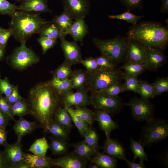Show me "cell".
Returning <instances> with one entry per match:
<instances>
[{"instance_id":"7402d4cb","label":"cell","mask_w":168,"mask_h":168,"mask_svg":"<svg viewBox=\"0 0 168 168\" xmlns=\"http://www.w3.org/2000/svg\"><path fill=\"white\" fill-rule=\"evenodd\" d=\"M88 76L89 74L86 70L80 69L73 71L69 78L73 89L77 91L87 90Z\"/></svg>"},{"instance_id":"8d00e7d4","label":"cell","mask_w":168,"mask_h":168,"mask_svg":"<svg viewBox=\"0 0 168 168\" xmlns=\"http://www.w3.org/2000/svg\"><path fill=\"white\" fill-rule=\"evenodd\" d=\"M123 84L124 91H129L138 93L139 80L137 77L130 75L124 73Z\"/></svg>"},{"instance_id":"8fae6325","label":"cell","mask_w":168,"mask_h":168,"mask_svg":"<svg viewBox=\"0 0 168 168\" xmlns=\"http://www.w3.org/2000/svg\"><path fill=\"white\" fill-rule=\"evenodd\" d=\"M88 92L87 90H84L75 92L71 90L63 93L60 95L61 104L66 109L73 105L86 107L90 104Z\"/></svg>"},{"instance_id":"74e56055","label":"cell","mask_w":168,"mask_h":168,"mask_svg":"<svg viewBox=\"0 0 168 168\" xmlns=\"http://www.w3.org/2000/svg\"><path fill=\"white\" fill-rule=\"evenodd\" d=\"M72 65L68 62L65 60L55 70L53 75L61 80L69 78L73 71L71 68Z\"/></svg>"},{"instance_id":"db71d44e","label":"cell","mask_w":168,"mask_h":168,"mask_svg":"<svg viewBox=\"0 0 168 168\" xmlns=\"http://www.w3.org/2000/svg\"><path fill=\"white\" fill-rule=\"evenodd\" d=\"M12 36V31L9 28L5 29L0 33V47L4 49L9 37Z\"/></svg>"},{"instance_id":"f1b7e54d","label":"cell","mask_w":168,"mask_h":168,"mask_svg":"<svg viewBox=\"0 0 168 168\" xmlns=\"http://www.w3.org/2000/svg\"><path fill=\"white\" fill-rule=\"evenodd\" d=\"M75 107V109L71 107L66 109L70 111L76 117L81 119L91 126L94 121V112L86 107Z\"/></svg>"},{"instance_id":"b9f144b4","label":"cell","mask_w":168,"mask_h":168,"mask_svg":"<svg viewBox=\"0 0 168 168\" xmlns=\"http://www.w3.org/2000/svg\"><path fill=\"white\" fill-rule=\"evenodd\" d=\"M84 140L91 147L98 151L100 148L98 143V136L96 130L91 128L83 137Z\"/></svg>"},{"instance_id":"c3c4849f","label":"cell","mask_w":168,"mask_h":168,"mask_svg":"<svg viewBox=\"0 0 168 168\" xmlns=\"http://www.w3.org/2000/svg\"><path fill=\"white\" fill-rule=\"evenodd\" d=\"M80 63L83 65L88 73H91L100 68L95 58L90 57L85 59H81Z\"/></svg>"},{"instance_id":"f5cc1de1","label":"cell","mask_w":168,"mask_h":168,"mask_svg":"<svg viewBox=\"0 0 168 168\" xmlns=\"http://www.w3.org/2000/svg\"><path fill=\"white\" fill-rule=\"evenodd\" d=\"M4 98L10 105L20 100L23 98L19 93L17 86H15L12 93L8 97Z\"/></svg>"},{"instance_id":"52a82bcc","label":"cell","mask_w":168,"mask_h":168,"mask_svg":"<svg viewBox=\"0 0 168 168\" xmlns=\"http://www.w3.org/2000/svg\"><path fill=\"white\" fill-rule=\"evenodd\" d=\"M89 100L90 104L96 110H103L110 114L119 112L124 105L122 99L118 96H111L101 91L91 92Z\"/></svg>"},{"instance_id":"4dcf8cb0","label":"cell","mask_w":168,"mask_h":168,"mask_svg":"<svg viewBox=\"0 0 168 168\" xmlns=\"http://www.w3.org/2000/svg\"><path fill=\"white\" fill-rule=\"evenodd\" d=\"M49 145L45 137L36 139L31 145L28 151L34 155L40 156H46Z\"/></svg>"},{"instance_id":"7dc6e473","label":"cell","mask_w":168,"mask_h":168,"mask_svg":"<svg viewBox=\"0 0 168 168\" xmlns=\"http://www.w3.org/2000/svg\"><path fill=\"white\" fill-rule=\"evenodd\" d=\"M15 86L12 84L7 77L0 78V94H4L7 98L11 94Z\"/></svg>"},{"instance_id":"7bdbcfd3","label":"cell","mask_w":168,"mask_h":168,"mask_svg":"<svg viewBox=\"0 0 168 168\" xmlns=\"http://www.w3.org/2000/svg\"><path fill=\"white\" fill-rule=\"evenodd\" d=\"M111 96H116L124 92L123 84L121 82L114 83L100 91Z\"/></svg>"},{"instance_id":"d6a6232c","label":"cell","mask_w":168,"mask_h":168,"mask_svg":"<svg viewBox=\"0 0 168 168\" xmlns=\"http://www.w3.org/2000/svg\"><path fill=\"white\" fill-rule=\"evenodd\" d=\"M12 116H18L19 118L30 114L29 105L27 100L23 98L20 100L11 105Z\"/></svg>"},{"instance_id":"1f68e13d","label":"cell","mask_w":168,"mask_h":168,"mask_svg":"<svg viewBox=\"0 0 168 168\" xmlns=\"http://www.w3.org/2000/svg\"><path fill=\"white\" fill-rule=\"evenodd\" d=\"M53 119L69 130L73 128L72 119L69 112L64 108L59 107L56 111Z\"/></svg>"},{"instance_id":"4fadbf2b","label":"cell","mask_w":168,"mask_h":168,"mask_svg":"<svg viewBox=\"0 0 168 168\" xmlns=\"http://www.w3.org/2000/svg\"><path fill=\"white\" fill-rule=\"evenodd\" d=\"M166 60V56L161 51L146 48V56L143 63L146 70L156 71L164 65Z\"/></svg>"},{"instance_id":"6125c7cd","label":"cell","mask_w":168,"mask_h":168,"mask_svg":"<svg viewBox=\"0 0 168 168\" xmlns=\"http://www.w3.org/2000/svg\"><path fill=\"white\" fill-rule=\"evenodd\" d=\"M89 168H100V167L96 164L92 163V164H91L89 166Z\"/></svg>"},{"instance_id":"be15d7a7","label":"cell","mask_w":168,"mask_h":168,"mask_svg":"<svg viewBox=\"0 0 168 168\" xmlns=\"http://www.w3.org/2000/svg\"><path fill=\"white\" fill-rule=\"evenodd\" d=\"M4 49L0 47V59L2 58L4 54Z\"/></svg>"},{"instance_id":"9f6ffc18","label":"cell","mask_w":168,"mask_h":168,"mask_svg":"<svg viewBox=\"0 0 168 168\" xmlns=\"http://www.w3.org/2000/svg\"><path fill=\"white\" fill-rule=\"evenodd\" d=\"M10 119L0 110V126L6 127L9 123Z\"/></svg>"},{"instance_id":"681fc988","label":"cell","mask_w":168,"mask_h":168,"mask_svg":"<svg viewBox=\"0 0 168 168\" xmlns=\"http://www.w3.org/2000/svg\"><path fill=\"white\" fill-rule=\"evenodd\" d=\"M97 63L101 69H114L117 66L111 63L105 57L101 56L95 58Z\"/></svg>"},{"instance_id":"83f0119b","label":"cell","mask_w":168,"mask_h":168,"mask_svg":"<svg viewBox=\"0 0 168 168\" xmlns=\"http://www.w3.org/2000/svg\"><path fill=\"white\" fill-rule=\"evenodd\" d=\"M44 131L54 137L67 140L68 138L69 130L53 119L50 121Z\"/></svg>"},{"instance_id":"6f0895ef","label":"cell","mask_w":168,"mask_h":168,"mask_svg":"<svg viewBox=\"0 0 168 168\" xmlns=\"http://www.w3.org/2000/svg\"><path fill=\"white\" fill-rule=\"evenodd\" d=\"M123 160L126 161L128 167L129 168H144L146 167L143 162L140 161L139 163H135L133 161L131 162L129 161L126 158Z\"/></svg>"},{"instance_id":"ab89813d","label":"cell","mask_w":168,"mask_h":168,"mask_svg":"<svg viewBox=\"0 0 168 168\" xmlns=\"http://www.w3.org/2000/svg\"><path fill=\"white\" fill-rule=\"evenodd\" d=\"M151 84L155 96L161 95L168 91V77H158Z\"/></svg>"},{"instance_id":"d590c367","label":"cell","mask_w":168,"mask_h":168,"mask_svg":"<svg viewBox=\"0 0 168 168\" xmlns=\"http://www.w3.org/2000/svg\"><path fill=\"white\" fill-rule=\"evenodd\" d=\"M121 68L125 70L124 73L136 77L146 70L143 63L133 62H125Z\"/></svg>"},{"instance_id":"94428289","label":"cell","mask_w":168,"mask_h":168,"mask_svg":"<svg viewBox=\"0 0 168 168\" xmlns=\"http://www.w3.org/2000/svg\"><path fill=\"white\" fill-rule=\"evenodd\" d=\"M16 168H30V167L29 164L24 162L19 164Z\"/></svg>"},{"instance_id":"7c38bea8","label":"cell","mask_w":168,"mask_h":168,"mask_svg":"<svg viewBox=\"0 0 168 168\" xmlns=\"http://www.w3.org/2000/svg\"><path fill=\"white\" fill-rule=\"evenodd\" d=\"M21 142L16 141L13 144L7 143L3 151L9 168H16L20 164L25 162L26 154L23 152Z\"/></svg>"},{"instance_id":"680465c9","label":"cell","mask_w":168,"mask_h":168,"mask_svg":"<svg viewBox=\"0 0 168 168\" xmlns=\"http://www.w3.org/2000/svg\"><path fill=\"white\" fill-rule=\"evenodd\" d=\"M0 168H9L6 161L3 152L0 150Z\"/></svg>"},{"instance_id":"836d02e7","label":"cell","mask_w":168,"mask_h":168,"mask_svg":"<svg viewBox=\"0 0 168 168\" xmlns=\"http://www.w3.org/2000/svg\"><path fill=\"white\" fill-rule=\"evenodd\" d=\"M130 139V148L134 155L133 161H134L137 158L139 159L140 162H144L145 161H148L147 155L141 142L135 140L131 138Z\"/></svg>"},{"instance_id":"603a6c76","label":"cell","mask_w":168,"mask_h":168,"mask_svg":"<svg viewBox=\"0 0 168 168\" xmlns=\"http://www.w3.org/2000/svg\"><path fill=\"white\" fill-rule=\"evenodd\" d=\"M91 163L101 168H115L117 167V160L106 154L99 151L90 160Z\"/></svg>"},{"instance_id":"11a10c76","label":"cell","mask_w":168,"mask_h":168,"mask_svg":"<svg viewBox=\"0 0 168 168\" xmlns=\"http://www.w3.org/2000/svg\"><path fill=\"white\" fill-rule=\"evenodd\" d=\"M7 132L6 127L0 126V145L4 147L8 143L7 142Z\"/></svg>"},{"instance_id":"f35d334b","label":"cell","mask_w":168,"mask_h":168,"mask_svg":"<svg viewBox=\"0 0 168 168\" xmlns=\"http://www.w3.org/2000/svg\"><path fill=\"white\" fill-rule=\"evenodd\" d=\"M138 93L141 98L145 99H149L155 96L152 84L143 80H139Z\"/></svg>"},{"instance_id":"bcb514c9","label":"cell","mask_w":168,"mask_h":168,"mask_svg":"<svg viewBox=\"0 0 168 168\" xmlns=\"http://www.w3.org/2000/svg\"><path fill=\"white\" fill-rule=\"evenodd\" d=\"M37 41L41 47L43 54H44L48 50L56 44L57 39L45 37H40L37 39Z\"/></svg>"},{"instance_id":"e575fe53","label":"cell","mask_w":168,"mask_h":168,"mask_svg":"<svg viewBox=\"0 0 168 168\" xmlns=\"http://www.w3.org/2000/svg\"><path fill=\"white\" fill-rule=\"evenodd\" d=\"M49 82L52 86L60 95L73 89L72 83L69 78L61 80L53 75V77Z\"/></svg>"},{"instance_id":"e7e4bbea","label":"cell","mask_w":168,"mask_h":168,"mask_svg":"<svg viewBox=\"0 0 168 168\" xmlns=\"http://www.w3.org/2000/svg\"><path fill=\"white\" fill-rule=\"evenodd\" d=\"M4 29H5L0 27V33Z\"/></svg>"},{"instance_id":"d6986e66","label":"cell","mask_w":168,"mask_h":168,"mask_svg":"<svg viewBox=\"0 0 168 168\" xmlns=\"http://www.w3.org/2000/svg\"><path fill=\"white\" fill-rule=\"evenodd\" d=\"M40 127L36 122L28 121L23 117L15 121L13 130L17 137V141L21 142L22 138Z\"/></svg>"},{"instance_id":"816d5d0a","label":"cell","mask_w":168,"mask_h":168,"mask_svg":"<svg viewBox=\"0 0 168 168\" xmlns=\"http://www.w3.org/2000/svg\"><path fill=\"white\" fill-rule=\"evenodd\" d=\"M128 9V11L139 8L141 7L142 0H119Z\"/></svg>"},{"instance_id":"91938a15","label":"cell","mask_w":168,"mask_h":168,"mask_svg":"<svg viewBox=\"0 0 168 168\" xmlns=\"http://www.w3.org/2000/svg\"><path fill=\"white\" fill-rule=\"evenodd\" d=\"M161 12L162 13H168V0H161Z\"/></svg>"},{"instance_id":"44dd1931","label":"cell","mask_w":168,"mask_h":168,"mask_svg":"<svg viewBox=\"0 0 168 168\" xmlns=\"http://www.w3.org/2000/svg\"><path fill=\"white\" fill-rule=\"evenodd\" d=\"M89 33L88 27L83 18L77 19L73 21L69 30V34L76 42L82 44L83 39Z\"/></svg>"},{"instance_id":"3957f363","label":"cell","mask_w":168,"mask_h":168,"mask_svg":"<svg viewBox=\"0 0 168 168\" xmlns=\"http://www.w3.org/2000/svg\"><path fill=\"white\" fill-rule=\"evenodd\" d=\"M9 25L12 36L21 44L26 43L33 34L38 33L50 21L42 18L38 13L16 11L11 17Z\"/></svg>"},{"instance_id":"6da1fadb","label":"cell","mask_w":168,"mask_h":168,"mask_svg":"<svg viewBox=\"0 0 168 168\" xmlns=\"http://www.w3.org/2000/svg\"><path fill=\"white\" fill-rule=\"evenodd\" d=\"M27 100L30 114L44 130L61 104L60 94L49 81L40 82L31 88Z\"/></svg>"},{"instance_id":"8992f818","label":"cell","mask_w":168,"mask_h":168,"mask_svg":"<svg viewBox=\"0 0 168 168\" xmlns=\"http://www.w3.org/2000/svg\"><path fill=\"white\" fill-rule=\"evenodd\" d=\"M89 74L87 89L93 92L100 91L114 83L121 82L124 73L116 68H99Z\"/></svg>"},{"instance_id":"03108f58","label":"cell","mask_w":168,"mask_h":168,"mask_svg":"<svg viewBox=\"0 0 168 168\" xmlns=\"http://www.w3.org/2000/svg\"><path fill=\"white\" fill-rule=\"evenodd\" d=\"M165 22L166 23V24L167 25H167L168 26V19L167 18V19H166L165 20Z\"/></svg>"},{"instance_id":"5bb4252c","label":"cell","mask_w":168,"mask_h":168,"mask_svg":"<svg viewBox=\"0 0 168 168\" xmlns=\"http://www.w3.org/2000/svg\"><path fill=\"white\" fill-rule=\"evenodd\" d=\"M60 39L61 46L64 54L65 60L72 65L80 63L82 56L80 48L76 42L69 41L64 37Z\"/></svg>"},{"instance_id":"2e32d148","label":"cell","mask_w":168,"mask_h":168,"mask_svg":"<svg viewBox=\"0 0 168 168\" xmlns=\"http://www.w3.org/2000/svg\"><path fill=\"white\" fill-rule=\"evenodd\" d=\"M52 159L54 166L62 168H85L86 167L87 161L80 157L74 152Z\"/></svg>"},{"instance_id":"277c9868","label":"cell","mask_w":168,"mask_h":168,"mask_svg":"<svg viewBox=\"0 0 168 168\" xmlns=\"http://www.w3.org/2000/svg\"><path fill=\"white\" fill-rule=\"evenodd\" d=\"M93 42L101 55L114 64L117 66L125 61L128 43V36H118L107 40L94 38Z\"/></svg>"},{"instance_id":"5b68a950","label":"cell","mask_w":168,"mask_h":168,"mask_svg":"<svg viewBox=\"0 0 168 168\" xmlns=\"http://www.w3.org/2000/svg\"><path fill=\"white\" fill-rule=\"evenodd\" d=\"M142 128L140 141L144 147H150L168 136V123L154 117L146 121Z\"/></svg>"},{"instance_id":"ac0fdd59","label":"cell","mask_w":168,"mask_h":168,"mask_svg":"<svg viewBox=\"0 0 168 168\" xmlns=\"http://www.w3.org/2000/svg\"><path fill=\"white\" fill-rule=\"evenodd\" d=\"M106 138L104 146L100 147L105 153L114 158L123 160L126 158V149L122 144L117 140L106 136Z\"/></svg>"},{"instance_id":"30bf717a","label":"cell","mask_w":168,"mask_h":168,"mask_svg":"<svg viewBox=\"0 0 168 168\" xmlns=\"http://www.w3.org/2000/svg\"><path fill=\"white\" fill-rule=\"evenodd\" d=\"M63 10L70 15L72 20L84 19L89 13V0H62Z\"/></svg>"},{"instance_id":"e0dca14e","label":"cell","mask_w":168,"mask_h":168,"mask_svg":"<svg viewBox=\"0 0 168 168\" xmlns=\"http://www.w3.org/2000/svg\"><path fill=\"white\" fill-rule=\"evenodd\" d=\"M94 112V121L98 122L106 136H110L112 131L119 128V125L112 120L109 113L98 110H96Z\"/></svg>"},{"instance_id":"ffe728a7","label":"cell","mask_w":168,"mask_h":168,"mask_svg":"<svg viewBox=\"0 0 168 168\" xmlns=\"http://www.w3.org/2000/svg\"><path fill=\"white\" fill-rule=\"evenodd\" d=\"M17 6L18 11L37 13L51 12L47 4V0H22Z\"/></svg>"},{"instance_id":"484cf974","label":"cell","mask_w":168,"mask_h":168,"mask_svg":"<svg viewBox=\"0 0 168 168\" xmlns=\"http://www.w3.org/2000/svg\"><path fill=\"white\" fill-rule=\"evenodd\" d=\"M49 148L54 156H60L67 153L69 144L67 139L54 136L49 137Z\"/></svg>"},{"instance_id":"ee69618b","label":"cell","mask_w":168,"mask_h":168,"mask_svg":"<svg viewBox=\"0 0 168 168\" xmlns=\"http://www.w3.org/2000/svg\"><path fill=\"white\" fill-rule=\"evenodd\" d=\"M67 110L70 114L72 121L73 122L80 134L83 137L91 127L81 119L76 117L70 111Z\"/></svg>"},{"instance_id":"003e7915","label":"cell","mask_w":168,"mask_h":168,"mask_svg":"<svg viewBox=\"0 0 168 168\" xmlns=\"http://www.w3.org/2000/svg\"><path fill=\"white\" fill-rule=\"evenodd\" d=\"M16 0L17 1H20V2H21L22 1V0Z\"/></svg>"},{"instance_id":"ba28073f","label":"cell","mask_w":168,"mask_h":168,"mask_svg":"<svg viewBox=\"0 0 168 168\" xmlns=\"http://www.w3.org/2000/svg\"><path fill=\"white\" fill-rule=\"evenodd\" d=\"M8 59L12 67L18 70H23L39 61L38 56L26 47V43H21L15 48Z\"/></svg>"},{"instance_id":"9a60e30c","label":"cell","mask_w":168,"mask_h":168,"mask_svg":"<svg viewBox=\"0 0 168 168\" xmlns=\"http://www.w3.org/2000/svg\"><path fill=\"white\" fill-rule=\"evenodd\" d=\"M128 38V43L124 62L143 63L146 56V48L135 40Z\"/></svg>"},{"instance_id":"f6af8a7d","label":"cell","mask_w":168,"mask_h":168,"mask_svg":"<svg viewBox=\"0 0 168 168\" xmlns=\"http://www.w3.org/2000/svg\"><path fill=\"white\" fill-rule=\"evenodd\" d=\"M17 10V6L7 0H0V14L11 17Z\"/></svg>"},{"instance_id":"7a4b0ae2","label":"cell","mask_w":168,"mask_h":168,"mask_svg":"<svg viewBox=\"0 0 168 168\" xmlns=\"http://www.w3.org/2000/svg\"><path fill=\"white\" fill-rule=\"evenodd\" d=\"M127 36L146 48L162 51L168 46V28L158 22H144L133 26L128 31Z\"/></svg>"},{"instance_id":"4316f807","label":"cell","mask_w":168,"mask_h":168,"mask_svg":"<svg viewBox=\"0 0 168 168\" xmlns=\"http://www.w3.org/2000/svg\"><path fill=\"white\" fill-rule=\"evenodd\" d=\"M74 148V152L80 157L87 161L98 151L89 146L84 140L71 145Z\"/></svg>"},{"instance_id":"60d3db41","label":"cell","mask_w":168,"mask_h":168,"mask_svg":"<svg viewBox=\"0 0 168 168\" xmlns=\"http://www.w3.org/2000/svg\"><path fill=\"white\" fill-rule=\"evenodd\" d=\"M110 18L112 19H119L131 23L133 26L137 24V22L144 16H137L131 13L128 11L124 13L116 15H110L108 16Z\"/></svg>"},{"instance_id":"d4e9b609","label":"cell","mask_w":168,"mask_h":168,"mask_svg":"<svg viewBox=\"0 0 168 168\" xmlns=\"http://www.w3.org/2000/svg\"><path fill=\"white\" fill-rule=\"evenodd\" d=\"M56 24L60 29L63 36L65 37L68 34L73 22L70 15L64 10L59 15H56L51 21Z\"/></svg>"},{"instance_id":"f907efd6","label":"cell","mask_w":168,"mask_h":168,"mask_svg":"<svg viewBox=\"0 0 168 168\" xmlns=\"http://www.w3.org/2000/svg\"><path fill=\"white\" fill-rule=\"evenodd\" d=\"M11 105L5 98L0 94V110L8 116L11 120L15 121L16 120L12 114Z\"/></svg>"},{"instance_id":"f546056e","label":"cell","mask_w":168,"mask_h":168,"mask_svg":"<svg viewBox=\"0 0 168 168\" xmlns=\"http://www.w3.org/2000/svg\"><path fill=\"white\" fill-rule=\"evenodd\" d=\"M40 37L56 39L64 37L57 25L51 21L45 25L38 33Z\"/></svg>"},{"instance_id":"9c48e42d","label":"cell","mask_w":168,"mask_h":168,"mask_svg":"<svg viewBox=\"0 0 168 168\" xmlns=\"http://www.w3.org/2000/svg\"><path fill=\"white\" fill-rule=\"evenodd\" d=\"M124 105L131 109V115L135 120L146 121L154 117L155 108L154 105L149 100L135 96Z\"/></svg>"},{"instance_id":"cb8c5ba5","label":"cell","mask_w":168,"mask_h":168,"mask_svg":"<svg viewBox=\"0 0 168 168\" xmlns=\"http://www.w3.org/2000/svg\"><path fill=\"white\" fill-rule=\"evenodd\" d=\"M25 162L29 165L30 168H48L54 166L53 159L46 156H40L27 154Z\"/></svg>"}]
</instances>
